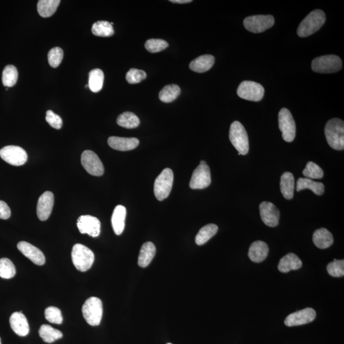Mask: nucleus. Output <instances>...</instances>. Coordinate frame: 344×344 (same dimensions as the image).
Here are the masks:
<instances>
[{
  "label": "nucleus",
  "mask_w": 344,
  "mask_h": 344,
  "mask_svg": "<svg viewBox=\"0 0 344 344\" xmlns=\"http://www.w3.org/2000/svg\"><path fill=\"white\" fill-rule=\"evenodd\" d=\"M119 126L127 129L136 128L140 124V119L137 115L133 112H126L119 115L117 119Z\"/></svg>",
  "instance_id": "nucleus-32"
},
{
  "label": "nucleus",
  "mask_w": 344,
  "mask_h": 344,
  "mask_svg": "<svg viewBox=\"0 0 344 344\" xmlns=\"http://www.w3.org/2000/svg\"><path fill=\"white\" fill-rule=\"evenodd\" d=\"M325 134L328 144L332 149H344V122L342 120L334 118L326 124Z\"/></svg>",
  "instance_id": "nucleus-1"
},
{
  "label": "nucleus",
  "mask_w": 344,
  "mask_h": 344,
  "mask_svg": "<svg viewBox=\"0 0 344 344\" xmlns=\"http://www.w3.org/2000/svg\"><path fill=\"white\" fill-rule=\"evenodd\" d=\"M45 317L48 322L61 325L63 321L62 313L58 308L48 307L45 310Z\"/></svg>",
  "instance_id": "nucleus-41"
},
{
  "label": "nucleus",
  "mask_w": 344,
  "mask_h": 344,
  "mask_svg": "<svg viewBox=\"0 0 344 344\" xmlns=\"http://www.w3.org/2000/svg\"><path fill=\"white\" fill-rule=\"evenodd\" d=\"M63 51L60 47H54L48 53V61L52 68L60 66L63 58Z\"/></svg>",
  "instance_id": "nucleus-42"
},
{
  "label": "nucleus",
  "mask_w": 344,
  "mask_h": 344,
  "mask_svg": "<svg viewBox=\"0 0 344 344\" xmlns=\"http://www.w3.org/2000/svg\"><path fill=\"white\" fill-rule=\"evenodd\" d=\"M167 344H172V343H167Z\"/></svg>",
  "instance_id": "nucleus-49"
},
{
  "label": "nucleus",
  "mask_w": 344,
  "mask_h": 344,
  "mask_svg": "<svg viewBox=\"0 0 344 344\" xmlns=\"http://www.w3.org/2000/svg\"><path fill=\"white\" fill-rule=\"evenodd\" d=\"M104 73L100 69L92 70L89 73V88L94 93H98L103 88Z\"/></svg>",
  "instance_id": "nucleus-30"
},
{
  "label": "nucleus",
  "mask_w": 344,
  "mask_h": 344,
  "mask_svg": "<svg viewBox=\"0 0 344 344\" xmlns=\"http://www.w3.org/2000/svg\"><path fill=\"white\" fill-rule=\"evenodd\" d=\"M303 175L305 178H315V179H320L322 178L324 175L323 170L320 167L312 162H309L306 165V167L303 170Z\"/></svg>",
  "instance_id": "nucleus-38"
},
{
  "label": "nucleus",
  "mask_w": 344,
  "mask_h": 344,
  "mask_svg": "<svg viewBox=\"0 0 344 344\" xmlns=\"http://www.w3.org/2000/svg\"><path fill=\"white\" fill-rule=\"evenodd\" d=\"M126 217V208L122 205H117L115 207L112 214L111 222L114 233L120 235L123 232L125 227V220Z\"/></svg>",
  "instance_id": "nucleus-22"
},
{
  "label": "nucleus",
  "mask_w": 344,
  "mask_h": 344,
  "mask_svg": "<svg viewBox=\"0 0 344 344\" xmlns=\"http://www.w3.org/2000/svg\"><path fill=\"white\" fill-rule=\"evenodd\" d=\"M342 67V61L336 55H326L316 58L312 61L313 71L320 73H335Z\"/></svg>",
  "instance_id": "nucleus-6"
},
{
  "label": "nucleus",
  "mask_w": 344,
  "mask_h": 344,
  "mask_svg": "<svg viewBox=\"0 0 344 344\" xmlns=\"http://www.w3.org/2000/svg\"><path fill=\"white\" fill-rule=\"evenodd\" d=\"M170 2L173 3V4H189V3L192 2L191 0H170Z\"/></svg>",
  "instance_id": "nucleus-46"
},
{
  "label": "nucleus",
  "mask_w": 344,
  "mask_h": 344,
  "mask_svg": "<svg viewBox=\"0 0 344 344\" xmlns=\"http://www.w3.org/2000/svg\"><path fill=\"white\" fill-rule=\"evenodd\" d=\"M229 140L238 150V154L246 155L249 150L248 135L241 122L234 121L231 124L229 133Z\"/></svg>",
  "instance_id": "nucleus-3"
},
{
  "label": "nucleus",
  "mask_w": 344,
  "mask_h": 344,
  "mask_svg": "<svg viewBox=\"0 0 344 344\" xmlns=\"http://www.w3.org/2000/svg\"><path fill=\"white\" fill-rule=\"evenodd\" d=\"M260 216L264 224L275 227L279 223L280 211L274 203L263 201L259 205Z\"/></svg>",
  "instance_id": "nucleus-15"
},
{
  "label": "nucleus",
  "mask_w": 344,
  "mask_h": 344,
  "mask_svg": "<svg viewBox=\"0 0 344 344\" xmlns=\"http://www.w3.org/2000/svg\"><path fill=\"white\" fill-rule=\"evenodd\" d=\"M279 127L282 132L283 139L292 142L296 136V124L289 110L283 108L279 113Z\"/></svg>",
  "instance_id": "nucleus-9"
},
{
  "label": "nucleus",
  "mask_w": 344,
  "mask_h": 344,
  "mask_svg": "<svg viewBox=\"0 0 344 344\" xmlns=\"http://www.w3.org/2000/svg\"><path fill=\"white\" fill-rule=\"evenodd\" d=\"M84 318L91 326H98L100 324L103 315V304L99 298L91 297L86 301L83 305Z\"/></svg>",
  "instance_id": "nucleus-5"
},
{
  "label": "nucleus",
  "mask_w": 344,
  "mask_h": 344,
  "mask_svg": "<svg viewBox=\"0 0 344 344\" xmlns=\"http://www.w3.org/2000/svg\"><path fill=\"white\" fill-rule=\"evenodd\" d=\"M302 267V261L293 253H288L280 259L278 269L282 273H287L290 270H297Z\"/></svg>",
  "instance_id": "nucleus-24"
},
{
  "label": "nucleus",
  "mask_w": 344,
  "mask_h": 344,
  "mask_svg": "<svg viewBox=\"0 0 344 344\" xmlns=\"http://www.w3.org/2000/svg\"><path fill=\"white\" fill-rule=\"evenodd\" d=\"M147 74L144 71L131 68L127 71L126 75V81L130 84H135L146 78Z\"/></svg>",
  "instance_id": "nucleus-43"
},
{
  "label": "nucleus",
  "mask_w": 344,
  "mask_h": 344,
  "mask_svg": "<svg viewBox=\"0 0 344 344\" xmlns=\"http://www.w3.org/2000/svg\"><path fill=\"white\" fill-rule=\"evenodd\" d=\"M180 93L179 86L176 84H170L164 87L160 91L159 98L164 103H170L174 101Z\"/></svg>",
  "instance_id": "nucleus-35"
},
{
  "label": "nucleus",
  "mask_w": 344,
  "mask_h": 344,
  "mask_svg": "<svg viewBox=\"0 0 344 344\" xmlns=\"http://www.w3.org/2000/svg\"><path fill=\"white\" fill-rule=\"evenodd\" d=\"M327 272L329 275L334 277H343L344 275V261L343 259H334L328 264Z\"/></svg>",
  "instance_id": "nucleus-39"
},
{
  "label": "nucleus",
  "mask_w": 344,
  "mask_h": 344,
  "mask_svg": "<svg viewBox=\"0 0 344 344\" xmlns=\"http://www.w3.org/2000/svg\"><path fill=\"white\" fill-rule=\"evenodd\" d=\"M39 335L43 340L47 343H52L54 341L63 337V333L60 330H56L52 326L47 325L41 326Z\"/></svg>",
  "instance_id": "nucleus-33"
},
{
  "label": "nucleus",
  "mask_w": 344,
  "mask_h": 344,
  "mask_svg": "<svg viewBox=\"0 0 344 344\" xmlns=\"http://www.w3.org/2000/svg\"><path fill=\"white\" fill-rule=\"evenodd\" d=\"M109 146L120 151L134 150L139 145V139L136 138L111 137L108 139Z\"/></svg>",
  "instance_id": "nucleus-19"
},
{
  "label": "nucleus",
  "mask_w": 344,
  "mask_h": 344,
  "mask_svg": "<svg viewBox=\"0 0 344 344\" xmlns=\"http://www.w3.org/2000/svg\"><path fill=\"white\" fill-rule=\"evenodd\" d=\"M156 252L154 244L150 242H145L140 249L138 264L140 267L148 266L154 258Z\"/></svg>",
  "instance_id": "nucleus-27"
},
{
  "label": "nucleus",
  "mask_w": 344,
  "mask_h": 344,
  "mask_svg": "<svg viewBox=\"0 0 344 344\" xmlns=\"http://www.w3.org/2000/svg\"><path fill=\"white\" fill-rule=\"evenodd\" d=\"M18 79V71L14 65L5 66L2 73V83L4 86L10 88L15 85Z\"/></svg>",
  "instance_id": "nucleus-36"
},
{
  "label": "nucleus",
  "mask_w": 344,
  "mask_h": 344,
  "mask_svg": "<svg viewBox=\"0 0 344 344\" xmlns=\"http://www.w3.org/2000/svg\"><path fill=\"white\" fill-rule=\"evenodd\" d=\"M264 89L261 84L255 82H242L237 89V94L242 99L252 101H259L263 98Z\"/></svg>",
  "instance_id": "nucleus-8"
},
{
  "label": "nucleus",
  "mask_w": 344,
  "mask_h": 344,
  "mask_svg": "<svg viewBox=\"0 0 344 344\" xmlns=\"http://www.w3.org/2000/svg\"><path fill=\"white\" fill-rule=\"evenodd\" d=\"M326 21L325 12L321 10L311 12L301 22L298 28L297 33L300 37H307L317 32Z\"/></svg>",
  "instance_id": "nucleus-2"
},
{
  "label": "nucleus",
  "mask_w": 344,
  "mask_h": 344,
  "mask_svg": "<svg viewBox=\"0 0 344 344\" xmlns=\"http://www.w3.org/2000/svg\"><path fill=\"white\" fill-rule=\"evenodd\" d=\"M11 216V210L9 205L4 201L0 200V219H8Z\"/></svg>",
  "instance_id": "nucleus-45"
},
{
  "label": "nucleus",
  "mask_w": 344,
  "mask_h": 344,
  "mask_svg": "<svg viewBox=\"0 0 344 344\" xmlns=\"http://www.w3.org/2000/svg\"><path fill=\"white\" fill-rule=\"evenodd\" d=\"M316 317V312L312 308H306L290 313L284 321L287 326H295L305 325L312 322Z\"/></svg>",
  "instance_id": "nucleus-16"
},
{
  "label": "nucleus",
  "mask_w": 344,
  "mask_h": 344,
  "mask_svg": "<svg viewBox=\"0 0 344 344\" xmlns=\"http://www.w3.org/2000/svg\"><path fill=\"white\" fill-rule=\"evenodd\" d=\"M17 248L23 255L30 259L37 265H43L45 262V257L43 252L37 247L27 242H20L17 244Z\"/></svg>",
  "instance_id": "nucleus-18"
},
{
  "label": "nucleus",
  "mask_w": 344,
  "mask_h": 344,
  "mask_svg": "<svg viewBox=\"0 0 344 344\" xmlns=\"http://www.w3.org/2000/svg\"><path fill=\"white\" fill-rule=\"evenodd\" d=\"M0 344H2V342H1V338H0Z\"/></svg>",
  "instance_id": "nucleus-48"
},
{
  "label": "nucleus",
  "mask_w": 344,
  "mask_h": 344,
  "mask_svg": "<svg viewBox=\"0 0 344 344\" xmlns=\"http://www.w3.org/2000/svg\"><path fill=\"white\" fill-rule=\"evenodd\" d=\"M200 165H206V163L205 162V161H201Z\"/></svg>",
  "instance_id": "nucleus-47"
},
{
  "label": "nucleus",
  "mask_w": 344,
  "mask_h": 344,
  "mask_svg": "<svg viewBox=\"0 0 344 344\" xmlns=\"http://www.w3.org/2000/svg\"><path fill=\"white\" fill-rule=\"evenodd\" d=\"M312 241L319 249H325L330 247L333 243V237L327 229L321 228L313 234Z\"/></svg>",
  "instance_id": "nucleus-23"
},
{
  "label": "nucleus",
  "mask_w": 344,
  "mask_h": 344,
  "mask_svg": "<svg viewBox=\"0 0 344 344\" xmlns=\"http://www.w3.org/2000/svg\"><path fill=\"white\" fill-rule=\"evenodd\" d=\"M168 47V43L164 40L149 39L145 43V47L149 52L156 53L161 52Z\"/></svg>",
  "instance_id": "nucleus-40"
},
{
  "label": "nucleus",
  "mask_w": 344,
  "mask_h": 344,
  "mask_svg": "<svg viewBox=\"0 0 344 344\" xmlns=\"http://www.w3.org/2000/svg\"><path fill=\"white\" fill-rule=\"evenodd\" d=\"M274 22L272 15H258L246 17L244 20V25L249 32L259 33L272 28Z\"/></svg>",
  "instance_id": "nucleus-11"
},
{
  "label": "nucleus",
  "mask_w": 344,
  "mask_h": 344,
  "mask_svg": "<svg viewBox=\"0 0 344 344\" xmlns=\"http://www.w3.org/2000/svg\"><path fill=\"white\" fill-rule=\"evenodd\" d=\"M215 58L213 56L205 55L200 56L191 61L190 68L197 73H204L213 67Z\"/></svg>",
  "instance_id": "nucleus-26"
},
{
  "label": "nucleus",
  "mask_w": 344,
  "mask_h": 344,
  "mask_svg": "<svg viewBox=\"0 0 344 344\" xmlns=\"http://www.w3.org/2000/svg\"><path fill=\"white\" fill-rule=\"evenodd\" d=\"M269 253V247L262 241L254 242L249 247L248 256L250 259L254 262L263 261Z\"/></svg>",
  "instance_id": "nucleus-21"
},
{
  "label": "nucleus",
  "mask_w": 344,
  "mask_h": 344,
  "mask_svg": "<svg viewBox=\"0 0 344 344\" xmlns=\"http://www.w3.org/2000/svg\"><path fill=\"white\" fill-rule=\"evenodd\" d=\"M71 259L74 266L81 272L90 269L94 261V254L90 249L83 244L74 245L71 251Z\"/></svg>",
  "instance_id": "nucleus-4"
},
{
  "label": "nucleus",
  "mask_w": 344,
  "mask_h": 344,
  "mask_svg": "<svg viewBox=\"0 0 344 344\" xmlns=\"http://www.w3.org/2000/svg\"><path fill=\"white\" fill-rule=\"evenodd\" d=\"M211 183L210 168L207 165H199L194 171L190 187L193 190H202L208 187Z\"/></svg>",
  "instance_id": "nucleus-13"
},
{
  "label": "nucleus",
  "mask_w": 344,
  "mask_h": 344,
  "mask_svg": "<svg viewBox=\"0 0 344 344\" xmlns=\"http://www.w3.org/2000/svg\"><path fill=\"white\" fill-rule=\"evenodd\" d=\"M55 204V197L50 191H45L38 200L37 214L40 221H46L49 218Z\"/></svg>",
  "instance_id": "nucleus-17"
},
{
  "label": "nucleus",
  "mask_w": 344,
  "mask_h": 344,
  "mask_svg": "<svg viewBox=\"0 0 344 344\" xmlns=\"http://www.w3.org/2000/svg\"><path fill=\"white\" fill-rule=\"evenodd\" d=\"M218 231V226L214 224H208L200 229L195 238L196 244L198 246L205 244L211 237H213Z\"/></svg>",
  "instance_id": "nucleus-31"
},
{
  "label": "nucleus",
  "mask_w": 344,
  "mask_h": 344,
  "mask_svg": "<svg viewBox=\"0 0 344 344\" xmlns=\"http://www.w3.org/2000/svg\"><path fill=\"white\" fill-rule=\"evenodd\" d=\"M0 157L9 164L21 166L25 164L28 160V154L24 149L15 145H8L0 150Z\"/></svg>",
  "instance_id": "nucleus-10"
},
{
  "label": "nucleus",
  "mask_w": 344,
  "mask_h": 344,
  "mask_svg": "<svg viewBox=\"0 0 344 344\" xmlns=\"http://www.w3.org/2000/svg\"><path fill=\"white\" fill-rule=\"evenodd\" d=\"M280 191L286 200H292L294 196L295 181L294 176L290 172L283 173L280 178Z\"/></svg>",
  "instance_id": "nucleus-25"
},
{
  "label": "nucleus",
  "mask_w": 344,
  "mask_h": 344,
  "mask_svg": "<svg viewBox=\"0 0 344 344\" xmlns=\"http://www.w3.org/2000/svg\"><path fill=\"white\" fill-rule=\"evenodd\" d=\"M173 182L172 170L165 168L155 180L154 193L157 200L162 201L168 197L172 191Z\"/></svg>",
  "instance_id": "nucleus-7"
},
{
  "label": "nucleus",
  "mask_w": 344,
  "mask_h": 344,
  "mask_svg": "<svg viewBox=\"0 0 344 344\" xmlns=\"http://www.w3.org/2000/svg\"><path fill=\"white\" fill-rule=\"evenodd\" d=\"M91 31L97 37H109L114 34V28L111 23L103 20L94 22Z\"/></svg>",
  "instance_id": "nucleus-34"
},
{
  "label": "nucleus",
  "mask_w": 344,
  "mask_h": 344,
  "mask_svg": "<svg viewBox=\"0 0 344 344\" xmlns=\"http://www.w3.org/2000/svg\"><path fill=\"white\" fill-rule=\"evenodd\" d=\"M60 3V0H40L37 4L38 12L42 17L52 16Z\"/></svg>",
  "instance_id": "nucleus-29"
},
{
  "label": "nucleus",
  "mask_w": 344,
  "mask_h": 344,
  "mask_svg": "<svg viewBox=\"0 0 344 344\" xmlns=\"http://www.w3.org/2000/svg\"><path fill=\"white\" fill-rule=\"evenodd\" d=\"M10 325L12 330L19 336H25L30 332L27 319L21 312L12 313L10 318Z\"/></svg>",
  "instance_id": "nucleus-20"
},
{
  "label": "nucleus",
  "mask_w": 344,
  "mask_h": 344,
  "mask_svg": "<svg viewBox=\"0 0 344 344\" xmlns=\"http://www.w3.org/2000/svg\"><path fill=\"white\" fill-rule=\"evenodd\" d=\"M305 189H309L316 195H322L325 192V185L323 183L315 182L308 178H298L297 183L298 192Z\"/></svg>",
  "instance_id": "nucleus-28"
},
{
  "label": "nucleus",
  "mask_w": 344,
  "mask_h": 344,
  "mask_svg": "<svg viewBox=\"0 0 344 344\" xmlns=\"http://www.w3.org/2000/svg\"><path fill=\"white\" fill-rule=\"evenodd\" d=\"M81 163L89 174L94 176L103 175L104 167L98 155L92 150H86L81 155Z\"/></svg>",
  "instance_id": "nucleus-12"
},
{
  "label": "nucleus",
  "mask_w": 344,
  "mask_h": 344,
  "mask_svg": "<svg viewBox=\"0 0 344 344\" xmlns=\"http://www.w3.org/2000/svg\"><path fill=\"white\" fill-rule=\"evenodd\" d=\"M45 119L50 126L56 129H61L63 126L62 119L52 111H48L46 112Z\"/></svg>",
  "instance_id": "nucleus-44"
},
{
  "label": "nucleus",
  "mask_w": 344,
  "mask_h": 344,
  "mask_svg": "<svg viewBox=\"0 0 344 344\" xmlns=\"http://www.w3.org/2000/svg\"><path fill=\"white\" fill-rule=\"evenodd\" d=\"M76 224L82 234H88L92 237L98 236L100 234V221L96 217L81 216L79 217Z\"/></svg>",
  "instance_id": "nucleus-14"
},
{
  "label": "nucleus",
  "mask_w": 344,
  "mask_h": 344,
  "mask_svg": "<svg viewBox=\"0 0 344 344\" xmlns=\"http://www.w3.org/2000/svg\"><path fill=\"white\" fill-rule=\"evenodd\" d=\"M16 270L14 263L8 258L0 259V277L9 279L14 277Z\"/></svg>",
  "instance_id": "nucleus-37"
}]
</instances>
